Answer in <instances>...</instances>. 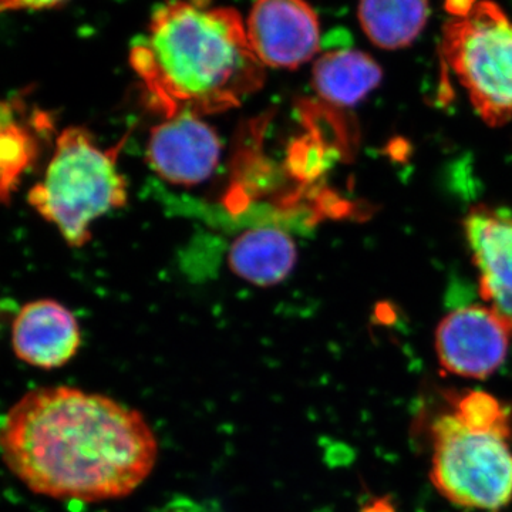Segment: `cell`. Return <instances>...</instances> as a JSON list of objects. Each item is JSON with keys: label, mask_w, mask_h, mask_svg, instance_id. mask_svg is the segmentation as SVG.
Instances as JSON below:
<instances>
[{"label": "cell", "mask_w": 512, "mask_h": 512, "mask_svg": "<svg viewBox=\"0 0 512 512\" xmlns=\"http://www.w3.org/2000/svg\"><path fill=\"white\" fill-rule=\"evenodd\" d=\"M0 457L35 494L100 503L143 485L156 468L158 440L137 409L57 384L23 394L2 417Z\"/></svg>", "instance_id": "1"}, {"label": "cell", "mask_w": 512, "mask_h": 512, "mask_svg": "<svg viewBox=\"0 0 512 512\" xmlns=\"http://www.w3.org/2000/svg\"><path fill=\"white\" fill-rule=\"evenodd\" d=\"M130 63L167 117L232 109L265 80L237 10L211 0L163 3L131 47Z\"/></svg>", "instance_id": "2"}, {"label": "cell", "mask_w": 512, "mask_h": 512, "mask_svg": "<svg viewBox=\"0 0 512 512\" xmlns=\"http://www.w3.org/2000/svg\"><path fill=\"white\" fill-rule=\"evenodd\" d=\"M119 151L103 150L86 128H64L45 177L29 191V204L59 229L70 247L86 245L94 222L127 204Z\"/></svg>", "instance_id": "3"}, {"label": "cell", "mask_w": 512, "mask_h": 512, "mask_svg": "<svg viewBox=\"0 0 512 512\" xmlns=\"http://www.w3.org/2000/svg\"><path fill=\"white\" fill-rule=\"evenodd\" d=\"M511 426H480L453 410L431 427V483L450 503L497 511L512 501Z\"/></svg>", "instance_id": "4"}, {"label": "cell", "mask_w": 512, "mask_h": 512, "mask_svg": "<svg viewBox=\"0 0 512 512\" xmlns=\"http://www.w3.org/2000/svg\"><path fill=\"white\" fill-rule=\"evenodd\" d=\"M443 56L488 124L512 119V22L500 6L477 0L466 15L448 20Z\"/></svg>", "instance_id": "5"}, {"label": "cell", "mask_w": 512, "mask_h": 512, "mask_svg": "<svg viewBox=\"0 0 512 512\" xmlns=\"http://www.w3.org/2000/svg\"><path fill=\"white\" fill-rule=\"evenodd\" d=\"M510 339V332L488 306H464L441 320L434 345L448 373L483 380L503 365Z\"/></svg>", "instance_id": "6"}, {"label": "cell", "mask_w": 512, "mask_h": 512, "mask_svg": "<svg viewBox=\"0 0 512 512\" xmlns=\"http://www.w3.org/2000/svg\"><path fill=\"white\" fill-rule=\"evenodd\" d=\"M221 153L217 131L190 111L167 117L151 130L147 144L150 167L167 183L185 187L208 180Z\"/></svg>", "instance_id": "7"}, {"label": "cell", "mask_w": 512, "mask_h": 512, "mask_svg": "<svg viewBox=\"0 0 512 512\" xmlns=\"http://www.w3.org/2000/svg\"><path fill=\"white\" fill-rule=\"evenodd\" d=\"M245 26L265 67L298 69L319 52V19L305 0H256Z\"/></svg>", "instance_id": "8"}, {"label": "cell", "mask_w": 512, "mask_h": 512, "mask_svg": "<svg viewBox=\"0 0 512 512\" xmlns=\"http://www.w3.org/2000/svg\"><path fill=\"white\" fill-rule=\"evenodd\" d=\"M466 234L483 298L512 338V214L474 208L466 218Z\"/></svg>", "instance_id": "9"}, {"label": "cell", "mask_w": 512, "mask_h": 512, "mask_svg": "<svg viewBox=\"0 0 512 512\" xmlns=\"http://www.w3.org/2000/svg\"><path fill=\"white\" fill-rule=\"evenodd\" d=\"M12 346L26 365L59 369L79 353L82 330L76 316L62 303L40 299L20 309L13 322Z\"/></svg>", "instance_id": "10"}, {"label": "cell", "mask_w": 512, "mask_h": 512, "mask_svg": "<svg viewBox=\"0 0 512 512\" xmlns=\"http://www.w3.org/2000/svg\"><path fill=\"white\" fill-rule=\"evenodd\" d=\"M22 99H0V204L9 202L26 171L35 164L40 138L50 126L45 113L29 114Z\"/></svg>", "instance_id": "11"}, {"label": "cell", "mask_w": 512, "mask_h": 512, "mask_svg": "<svg viewBox=\"0 0 512 512\" xmlns=\"http://www.w3.org/2000/svg\"><path fill=\"white\" fill-rule=\"evenodd\" d=\"M298 259L293 239L279 228H254L235 239L228 264L239 278L256 286H274L292 274Z\"/></svg>", "instance_id": "12"}, {"label": "cell", "mask_w": 512, "mask_h": 512, "mask_svg": "<svg viewBox=\"0 0 512 512\" xmlns=\"http://www.w3.org/2000/svg\"><path fill=\"white\" fill-rule=\"evenodd\" d=\"M382 69L359 50H333L316 60L313 86L323 100L352 107L369 96L382 82Z\"/></svg>", "instance_id": "13"}, {"label": "cell", "mask_w": 512, "mask_h": 512, "mask_svg": "<svg viewBox=\"0 0 512 512\" xmlns=\"http://www.w3.org/2000/svg\"><path fill=\"white\" fill-rule=\"evenodd\" d=\"M427 18V0H360V25L383 49L409 46L426 26Z\"/></svg>", "instance_id": "14"}, {"label": "cell", "mask_w": 512, "mask_h": 512, "mask_svg": "<svg viewBox=\"0 0 512 512\" xmlns=\"http://www.w3.org/2000/svg\"><path fill=\"white\" fill-rule=\"evenodd\" d=\"M64 0H0V12L52 9Z\"/></svg>", "instance_id": "15"}, {"label": "cell", "mask_w": 512, "mask_h": 512, "mask_svg": "<svg viewBox=\"0 0 512 512\" xmlns=\"http://www.w3.org/2000/svg\"><path fill=\"white\" fill-rule=\"evenodd\" d=\"M363 512H394L386 501H375V503L367 505Z\"/></svg>", "instance_id": "16"}]
</instances>
